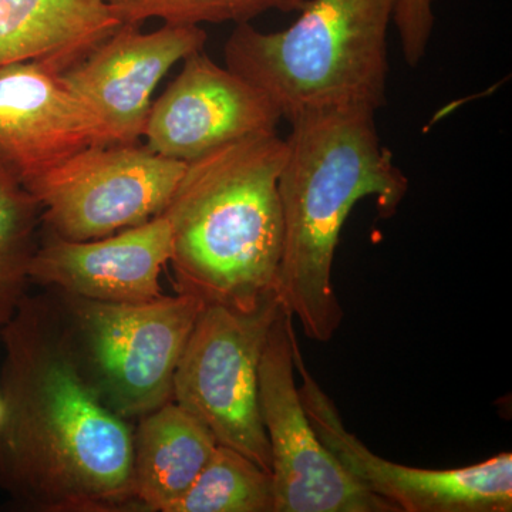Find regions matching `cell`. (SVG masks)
<instances>
[{
  "label": "cell",
  "mask_w": 512,
  "mask_h": 512,
  "mask_svg": "<svg viewBox=\"0 0 512 512\" xmlns=\"http://www.w3.org/2000/svg\"><path fill=\"white\" fill-rule=\"evenodd\" d=\"M0 335V484L43 511L136 504L134 433L84 372L72 339L42 303L26 298Z\"/></svg>",
  "instance_id": "obj_1"
},
{
  "label": "cell",
  "mask_w": 512,
  "mask_h": 512,
  "mask_svg": "<svg viewBox=\"0 0 512 512\" xmlns=\"http://www.w3.org/2000/svg\"><path fill=\"white\" fill-rule=\"evenodd\" d=\"M376 111L343 107L292 120L279 175L284 252L276 296L306 338L328 342L343 319L332 271L340 232L357 202L394 214L409 188L377 134Z\"/></svg>",
  "instance_id": "obj_2"
},
{
  "label": "cell",
  "mask_w": 512,
  "mask_h": 512,
  "mask_svg": "<svg viewBox=\"0 0 512 512\" xmlns=\"http://www.w3.org/2000/svg\"><path fill=\"white\" fill-rule=\"evenodd\" d=\"M286 141L255 134L185 168L163 211L173 231L178 292L251 312L275 298L284 252L279 175Z\"/></svg>",
  "instance_id": "obj_3"
},
{
  "label": "cell",
  "mask_w": 512,
  "mask_h": 512,
  "mask_svg": "<svg viewBox=\"0 0 512 512\" xmlns=\"http://www.w3.org/2000/svg\"><path fill=\"white\" fill-rule=\"evenodd\" d=\"M399 0H306L281 32L237 25L225 64L291 123L309 111L386 104L387 32Z\"/></svg>",
  "instance_id": "obj_4"
},
{
  "label": "cell",
  "mask_w": 512,
  "mask_h": 512,
  "mask_svg": "<svg viewBox=\"0 0 512 512\" xmlns=\"http://www.w3.org/2000/svg\"><path fill=\"white\" fill-rule=\"evenodd\" d=\"M278 296L251 312L202 308L175 369L173 400L197 417L221 446L271 473V448L259 404V363Z\"/></svg>",
  "instance_id": "obj_5"
},
{
  "label": "cell",
  "mask_w": 512,
  "mask_h": 512,
  "mask_svg": "<svg viewBox=\"0 0 512 512\" xmlns=\"http://www.w3.org/2000/svg\"><path fill=\"white\" fill-rule=\"evenodd\" d=\"M90 376L123 419L173 400L175 369L204 303L180 293L154 301L110 303L69 295Z\"/></svg>",
  "instance_id": "obj_6"
},
{
  "label": "cell",
  "mask_w": 512,
  "mask_h": 512,
  "mask_svg": "<svg viewBox=\"0 0 512 512\" xmlns=\"http://www.w3.org/2000/svg\"><path fill=\"white\" fill-rule=\"evenodd\" d=\"M187 163L138 144L84 148L25 188L56 238L90 241L144 224L167 208Z\"/></svg>",
  "instance_id": "obj_7"
},
{
  "label": "cell",
  "mask_w": 512,
  "mask_h": 512,
  "mask_svg": "<svg viewBox=\"0 0 512 512\" xmlns=\"http://www.w3.org/2000/svg\"><path fill=\"white\" fill-rule=\"evenodd\" d=\"M293 335V316L281 305L259 363L274 512H399L357 483L313 430L295 382Z\"/></svg>",
  "instance_id": "obj_8"
},
{
  "label": "cell",
  "mask_w": 512,
  "mask_h": 512,
  "mask_svg": "<svg viewBox=\"0 0 512 512\" xmlns=\"http://www.w3.org/2000/svg\"><path fill=\"white\" fill-rule=\"evenodd\" d=\"M292 348L295 370L302 380L299 396L313 430L367 491L389 501L399 512L512 511L511 453L451 470L403 466L377 456L346 429L335 402L309 372L296 333Z\"/></svg>",
  "instance_id": "obj_9"
},
{
  "label": "cell",
  "mask_w": 512,
  "mask_h": 512,
  "mask_svg": "<svg viewBox=\"0 0 512 512\" xmlns=\"http://www.w3.org/2000/svg\"><path fill=\"white\" fill-rule=\"evenodd\" d=\"M281 121L261 90L197 52L151 104L143 137L154 153L188 164L232 141L275 133Z\"/></svg>",
  "instance_id": "obj_10"
},
{
  "label": "cell",
  "mask_w": 512,
  "mask_h": 512,
  "mask_svg": "<svg viewBox=\"0 0 512 512\" xmlns=\"http://www.w3.org/2000/svg\"><path fill=\"white\" fill-rule=\"evenodd\" d=\"M92 146H110L106 128L60 70L40 62L0 66V173L26 188Z\"/></svg>",
  "instance_id": "obj_11"
},
{
  "label": "cell",
  "mask_w": 512,
  "mask_h": 512,
  "mask_svg": "<svg viewBox=\"0 0 512 512\" xmlns=\"http://www.w3.org/2000/svg\"><path fill=\"white\" fill-rule=\"evenodd\" d=\"M208 35L201 26L167 25L143 33L123 23L63 79L99 117L110 144H137L144 136L151 96L171 67L202 52Z\"/></svg>",
  "instance_id": "obj_12"
},
{
  "label": "cell",
  "mask_w": 512,
  "mask_h": 512,
  "mask_svg": "<svg viewBox=\"0 0 512 512\" xmlns=\"http://www.w3.org/2000/svg\"><path fill=\"white\" fill-rule=\"evenodd\" d=\"M173 255V231L163 212L144 224L90 241L56 238L36 249L30 281L62 288L90 301H154L161 269Z\"/></svg>",
  "instance_id": "obj_13"
},
{
  "label": "cell",
  "mask_w": 512,
  "mask_h": 512,
  "mask_svg": "<svg viewBox=\"0 0 512 512\" xmlns=\"http://www.w3.org/2000/svg\"><path fill=\"white\" fill-rule=\"evenodd\" d=\"M121 22L106 0H0V66L79 63Z\"/></svg>",
  "instance_id": "obj_14"
},
{
  "label": "cell",
  "mask_w": 512,
  "mask_h": 512,
  "mask_svg": "<svg viewBox=\"0 0 512 512\" xmlns=\"http://www.w3.org/2000/svg\"><path fill=\"white\" fill-rule=\"evenodd\" d=\"M217 446L210 429L174 400L143 416L134 434V503L171 512Z\"/></svg>",
  "instance_id": "obj_15"
},
{
  "label": "cell",
  "mask_w": 512,
  "mask_h": 512,
  "mask_svg": "<svg viewBox=\"0 0 512 512\" xmlns=\"http://www.w3.org/2000/svg\"><path fill=\"white\" fill-rule=\"evenodd\" d=\"M271 473L234 448L218 444L171 512H274Z\"/></svg>",
  "instance_id": "obj_16"
},
{
  "label": "cell",
  "mask_w": 512,
  "mask_h": 512,
  "mask_svg": "<svg viewBox=\"0 0 512 512\" xmlns=\"http://www.w3.org/2000/svg\"><path fill=\"white\" fill-rule=\"evenodd\" d=\"M39 202L22 185L0 173V329L26 298Z\"/></svg>",
  "instance_id": "obj_17"
},
{
  "label": "cell",
  "mask_w": 512,
  "mask_h": 512,
  "mask_svg": "<svg viewBox=\"0 0 512 512\" xmlns=\"http://www.w3.org/2000/svg\"><path fill=\"white\" fill-rule=\"evenodd\" d=\"M121 25H143L161 19L167 25L201 26L202 23H249L271 12L301 10L306 0H106Z\"/></svg>",
  "instance_id": "obj_18"
},
{
  "label": "cell",
  "mask_w": 512,
  "mask_h": 512,
  "mask_svg": "<svg viewBox=\"0 0 512 512\" xmlns=\"http://www.w3.org/2000/svg\"><path fill=\"white\" fill-rule=\"evenodd\" d=\"M393 23L399 32L404 60L419 66L434 28L433 0H399Z\"/></svg>",
  "instance_id": "obj_19"
},
{
  "label": "cell",
  "mask_w": 512,
  "mask_h": 512,
  "mask_svg": "<svg viewBox=\"0 0 512 512\" xmlns=\"http://www.w3.org/2000/svg\"><path fill=\"white\" fill-rule=\"evenodd\" d=\"M5 414H6L5 403H3L2 396H0V426H2L3 420H5Z\"/></svg>",
  "instance_id": "obj_20"
}]
</instances>
